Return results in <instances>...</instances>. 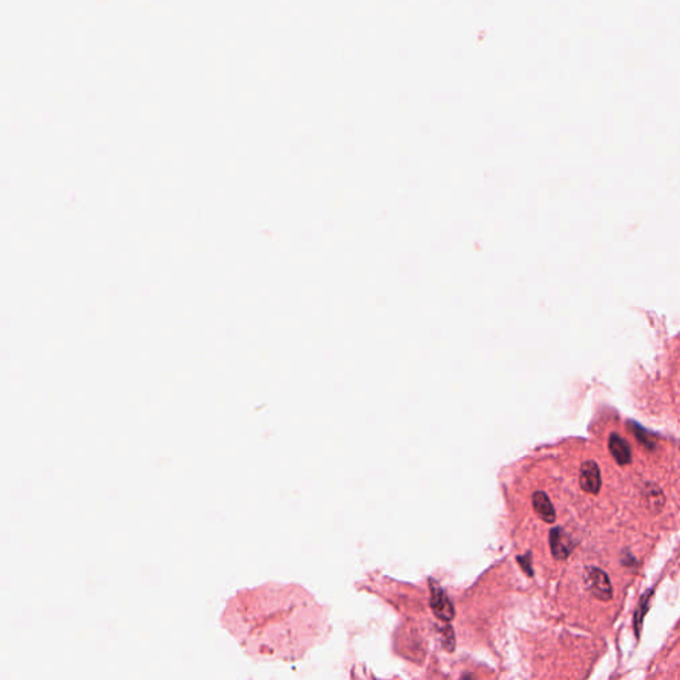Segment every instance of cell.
I'll use <instances>...</instances> for the list:
<instances>
[{
	"instance_id": "1",
	"label": "cell",
	"mask_w": 680,
	"mask_h": 680,
	"mask_svg": "<svg viewBox=\"0 0 680 680\" xmlns=\"http://www.w3.org/2000/svg\"><path fill=\"white\" fill-rule=\"evenodd\" d=\"M431 589V599L429 606L436 616L444 622H450L454 618V606L450 602L447 593L436 584L435 581H429Z\"/></svg>"
},
{
	"instance_id": "2",
	"label": "cell",
	"mask_w": 680,
	"mask_h": 680,
	"mask_svg": "<svg viewBox=\"0 0 680 680\" xmlns=\"http://www.w3.org/2000/svg\"><path fill=\"white\" fill-rule=\"evenodd\" d=\"M586 585L590 593L603 602L612 598V586L609 575L598 568H589L586 574Z\"/></svg>"
},
{
	"instance_id": "3",
	"label": "cell",
	"mask_w": 680,
	"mask_h": 680,
	"mask_svg": "<svg viewBox=\"0 0 680 680\" xmlns=\"http://www.w3.org/2000/svg\"><path fill=\"white\" fill-rule=\"evenodd\" d=\"M552 554L556 559H566L572 554L574 542L572 537L562 528H554L550 531L549 537Z\"/></svg>"
},
{
	"instance_id": "4",
	"label": "cell",
	"mask_w": 680,
	"mask_h": 680,
	"mask_svg": "<svg viewBox=\"0 0 680 680\" xmlns=\"http://www.w3.org/2000/svg\"><path fill=\"white\" fill-rule=\"evenodd\" d=\"M579 484H581V488L587 493L598 494L600 487H602V478H600L598 464L593 461V460H589V461L582 464L581 475H579Z\"/></svg>"
},
{
	"instance_id": "5",
	"label": "cell",
	"mask_w": 680,
	"mask_h": 680,
	"mask_svg": "<svg viewBox=\"0 0 680 680\" xmlns=\"http://www.w3.org/2000/svg\"><path fill=\"white\" fill-rule=\"evenodd\" d=\"M609 449L614 460L619 465H627L631 461V452L626 440L618 434H612L609 437Z\"/></svg>"
},
{
	"instance_id": "6",
	"label": "cell",
	"mask_w": 680,
	"mask_h": 680,
	"mask_svg": "<svg viewBox=\"0 0 680 680\" xmlns=\"http://www.w3.org/2000/svg\"><path fill=\"white\" fill-rule=\"evenodd\" d=\"M533 505H534V510L537 512V515L540 516V518H542L545 522L553 524L556 521V510H554V508H553V505L550 503L546 493L535 491L533 496Z\"/></svg>"
},
{
	"instance_id": "7",
	"label": "cell",
	"mask_w": 680,
	"mask_h": 680,
	"mask_svg": "<svg viewBox=\"0 0 680 680\" xmlns=\"http://www.w3.org/2000/svg\"><path fill=\"white\" fill-rule=\"evenodd\" d=\"M653 590H649L646 591L642 597H640V602H638V607H637V612H635V616H634V627H635V635L640 638V630H642V626H643V619L646 616V614L649 612L650 609V600L653 598Z\"/></svg>"
},
{
	"instance_id": "8",
	"label": "cell",
	"mask_w": 680,
	"mask_h": 680,
	"mask_svg": "<svg viewBox=\"0 0 680 680\" xmlns=\"http://www.w3.org/2000/svg\"><path fill=\"white\" fill-rule=\"evenodd\" d=\"M644 497L649 500V506L655 508V510H660L665 505V496L662 490L656 488L655 485H647V491L644 493Z\"/></svg>"
},
{
	"instance_id": "9",
	"label": "cell",
	"mask_w": 680,
	"mask_h": 680,
	"mask_svg": "<svg viewBox=\"0 0 680 680\" xmlns=\"http://www.w3.org/2000/svg\"><path fill=\"white\" fill-rule=\"evenodd\" d=\"M628 425L633 428V434L635 435V437L640 440L643 445H646L647 448H653L655 444H653V440L650 438V434H647L640 425L635 424V422H630Z\"/></svg>"
},
{
	"instance_id": "10",
	"label": "cell",
	"mask_w": 680,
	"mask_h": 680,
	"mask_svg": "<svg viewBox=\"0 0 680 680\" xmlns=\"http://www.w3.org/2000/svg\"><path fill=\"white\" fill-rule=\"evenodd\" d=\"M441 634L444 637V646L447 647L448 651H453L454 650V646H456V640H454V633H453V628L450 626H445L443 630H441Z\"/></svg>"
},
{
	"instance_id": "11",
	"label": "cell",
	"mask_w": 680,
	"mask_h": 680,
	"mask_svg": "<svg viewBox=\"0 0 680 680\" xmlns=\"http://www.w3.org/2000/svg\"><path fill=\"white\" fill-rule=\"evenodd\" d=\"M518 562L519 565L522 566L524 572H526L528 575H533V569H531V554L525 556V557H518Z\"/></svg>"
},
{
	"instance_id": "12",
	"label": "cell",
	"mask_w": 680,
	"mask_h": 680,
	"mask_svg": "<svg viewBox=\"0 0 680 680\" xmlns=\"http://www.w3.org/2000/svg\"><path fill=\"white\" fill-rule=\"evenodd\" d=\"M461 680H476V679H475V678H473V677H472L471 674H466V675H464L463 679Z\"/></svg>"
}]
</instances>
